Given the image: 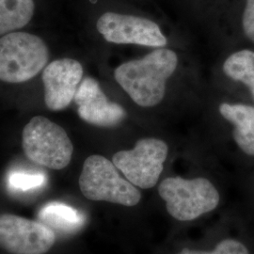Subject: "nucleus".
I'll return each mask as SVG.
<instances>
[{
  "label": "nucleus",
  "mask_w": 254,
  "mask_h": 254,
  "mask_svg": "<svg viewBox=\"0 0 254 254\" xmlns=\"http://www.w3.org/2000/svg\"><path fill=\"white\" fill-rule=\"evenodd\" d=\"M22 146L33 163L60 171L72 160L73 146L63 127L43 116H35L23 129Z\"/></svg>",
  "instance_id": "nucleus-4"
},
{
  "label": "nucleus",
  "mask_w": 254,
  "mask_h": 254,
  "mask_svg": "<svg viewBox=\"0 0 254 254\" xmlns=\"http://www.w3.org/2000/svg\"><path fill=\"white\" fill-rule=\"evenodd\" d=\"M34 11V0H0V35L27 26Z\"/></svg>",
  "instance_id": "nucleus-13"
},
{
  "label": "nucleus",
  "mask_w": 254,
  "mask_h": 254,
  "mask_svg": "<svg viewBox=\"0 0 254 254\" xmlns=\"http://www.w3.org/2000/svg\"><path fill=\"white\" fill-rule=\"evenodd\" d=\"M219 112L234 125L236 144L245 154L254 156V107L224 103L219 107Z\"/></svg>",
  "instance_id": "nucleus-11"
},
{
  "label": "nucleus",
  "mask_w": 254,
  "mask_h": 254,
  "mask_svg": "<svg viewBox=\"0 0 254 254\" xmlns=\"http://www.w3.org/2000/svg\"><path fill=\"white\" fill-rule=\"evenodd\" d=\"M79 117L97 127H109L119 125L127 116L125 109L107 98L99 83L86 77L79 84L74 95Z\"/></svg>",
  "instance_id": "nucleus-10"
},
{
  "label": "nucleus",
  "mask_w": 254,
  "mask_h": 254,
  "mask_svg": "<svg viewBox=\"0 0 254 254\" xmlns=\"http://www.w3.org/2000/svg\"><path fill=\"white\" fill-rule=\"evenodd\" d=\"M177 55L156 49L140 60L120 65L114 72L119 85L136 105L150 108L163 100L166 82L176 70Z\"/></svg>",
  "instance_id": "nucleus-1"
},
{
  "label": "nucleus",
  "mask_w": 254,
  "mask_h": 254,
  "mask_svg": "<svg viewBox=\"0 0 254 254\" xmlns=\"http://www.w3.org/2000/svg\"><path fill=\"white\" fill-rule=\"evenodd\" d=\"M178 254H250L248 249L242 243L234 239H225L218 243L216 249L212 252L193 251L185 249Z\"/></svg>",
  "instance_id": "nucleus-15"
},
{
  "label": "nucleus",
  "mask_w": 254,
  "mask_h": 254,
  "mask_svg": "<svg viewBox=\"0 0 254 254\" xmlns=\"http://www.w3.org/2000/svg\"><path fill=\"white\" fill-rule=\"evenodd\" d=\"M49 50L40 37L27 32H10L0 38V80L28 81L48 63Z\"/></svg>",
  "instance_id": "nucleus-2"
},
{
  "label": "nucleus",
  "mask_w": 254,
  "mask_h": 254,
  "mask_svg": "<svg viewBox=\"0 0 254 254\" xmlns=\"http://www.w3.org/2000/svg\"><path fill=\"white\" fill-rule=\"evenodd\" d=\"M96 27L104 39L112 44L159 48L168 43L156 23L134 15L108 11L97 20Z\"/></svg>",
  "instance_id": "nucleus-8"
},
{
  "label": "nucleus",
  "mask_w": 254,
  "mask_h": 254,
  "mask_svg": "<svg viewBox=\"0 0 254 254\" xmlns=\"http://www.w3.org/2000/svg\"><path fill=\"white\" fill-rule=\"evenodd\" d=\"M56 234L41 221L13 214L0 215V248L9 254H46Z\"/></svg>",
  "instance_id": "nucleus-7"
},
{
  "label": "nucleus",
  "mask_w": 254,
  "mask_h": 254,
  "mask_svg": "<svg viewBox=\"0 0 254 254\" xmlns=\"http://www.w3.org/2000/svg\"><path fill=\"white\" fill-rule=\"evenodd\" d=\"M42 223L62 233H74L83 226L85 218L81 213L62 202H50L39 213Z\"/></svg>",
  "instance_id": "nucleus-12"
},
{
  "label": "nucleus",
  "mask_w": 254,
  "mask_h": 254,
  "mask_svg": "<svg viewBox=\"0 0 254 254\" xmlns=\"http://www.w3.org/2000/svg\"><path fill=\"white\" fill-rule=\"evenodd\" d=\"M82 76L83 67L73 59H60L46 65L43 82L47 109L52 111L66 109L74 98Z\"/></svg>",
  "instance_id": "nucleus-9"
},
{
  "label": "nucleus",
  "mask_w": 254,
  "mask_h": 254,
  "mask_svg": "<svg viewBox=\"0 0 254 254\" xmlns=\"http://www.w3.org/2000/svg\"><path fill=\"white\" fill-rule=\"evenodd\" d=\"M45 183V177L38 174L12 173L9 177V184L12 188L27 190L42 186Z\"/></svg>",
  "instance_id": "nucleus-16"
},
{
  "label": "nucleus",
  "mask_w": 254,
  "mask_h": 254,
  "mask_svg": "<svg viewBox=\"0 0 254 254\" xmlns=\"http://www.w3.org/2000/svg\"><path fill=\"white\" fill-rule=\"evenodd\" d=\"M79 189L84 197L94 201H108L124 206H135L141 199L136 187L124 179L113 162L93 154L83 164Z\"/></svg>",
  "instance_id": "nucleus-3"
},
{
  "label": "nucleus",
  "mask_w": 254,
  "mask_h": 254,
  "mask_svg": "<svg viewBox=\"0 0 254 254\" xmlns=\"http://www.w3.org/2000/svg\"><path fill=\"white\" fill-rule=\"evenodd\" d=\"M242 24L246 35L254 43V0H247Z\"/></svg>",
  "instance_id": "nucleus-17"
},
{
  "label": "nucleus",
  "mask_w": 254,
  "mask_h": 254,
  "mask_svg": "<svg viewBox=\"0 0 254 254\" xmlns=\"http://www.w3.org/2000/svg\"><path fill=\"white\" fill-rule=\"evenodd\" d=\"M223 71L230 78L247 85L254 98V52L241 50L231 55L223 64Z\"/></svg>",
  "instance_id": "nucleus-14"
},
{
  "label": "nucleus",
  "mask_w": 254,
  "mask_h": 254,
  "mask_svg": "<svg viewBox=\"0 0 254 254\" xmlns=\"http://www.w3.org/2000/svg\"><path fill=\"white\" fill-rule=\"evenodd\" d=\"M160 197L165 200L169 214L180 221H190L213 211L218 206L219 194L205 178L187 180L170 177L160 183Z\"/></svg>",
  "instance_id": "nucleus-5"
},
{
  "label": "nucleus",
  "mask_w": 254,
  "mask_h": 254,
  "mask_svg": "<svg viewBox=\"0 0 254 254\" xmlns=\"http://www.w3.org/2000/svg\"><path fill=\"white\" fill-rule=\"evenodd\" d=\"M169 148L163 140L141 138L129 151H120L113 155L112 162L128 181L140 189H152L163 172Z\"/></svg>",
  "instance_id": "nucleus-6"
}]
</instances>
